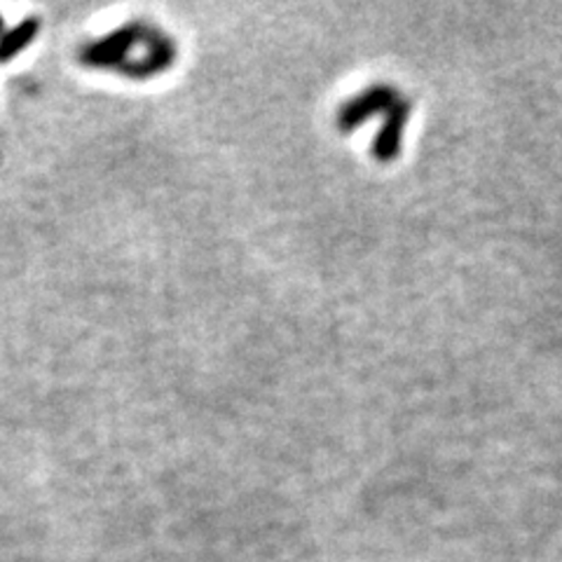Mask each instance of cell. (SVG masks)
Masks as SVG:
<instances>
[{"mask_svg": "<svg viewBox=\"0 0 562 562\" xmlns=\"http://www.w3.org/2000/svg\"><path fill=\"white\" fill-rule=\"evenodd\" d=\"M140 31L136 26H122L109 35H103L101 41L85 45L80 52V59L87 66H113L130 55V49L138 43Z\"/></svg>", "mask_w": 562, "mask_h": 562, "instance_id": "cell-2", "label": "cell"}, {"mask_svg": "<svg viewBox=\"0 0 562 562\" xmlns=\"http://www.w3.org/2000/svg\"><path fill=\"white\" fill-rule=\"evenodd\" d=\"M396 101L398 99H396V92L392 90V87H384V85L368 87L366 92L357 94L355 99H349L342 105L340 115H338V125L342 132L357 130L368 117H373L382 111H390Z\"/></svg>", "mask_w": 562, "mask_h": 562, "instance_id": "cell-1", "label": "cell"}, {"mask_svg": "<svg viewBox=\"0 0 562 562\" xmlns=\"http://www.w3.org/2000/svg\"><path fill=\"white\" fill-rule=\"evenodd\" d=\"M38 33H41L38 16H24L20 24L3 31V35H0V64H8L14 57H20L22 52L38 38Z\"/></svg>", "mask_w": 562, "mask_h": 562, "instance_id": "cell-4", "label": "cell"}, {"mask_svg": "<svg viewBox=\"0 0 562 562\" xmlns=\"http://www.w3.org/2000/svg\"><path fill=\"white\" fill-rule=\"evenodd\" d=\"M411 117V105L406 101H396L390 113H386V120L378 136L373 138V157L378 162H394L401 150V140H403V130H406V122Z\"/></svg>", "mask_w": 562, "mask_h": 562, "instance_id": "cell-3", "label": "cell"}, {"mask_svg": "<svg viewBox=\"0 0 562 562\" xmlns=\"http://www.w3.org/2000/svg\"><path fill=\"white\" fill-rule=\"evenodd\" d=\"M3 24H5L3 22V14H0V35H3Z\"/></svg>", "mask_w": 562, "mask_h": 562, "instance_id": "cell-5", "label": "cell"}]
</instances>
